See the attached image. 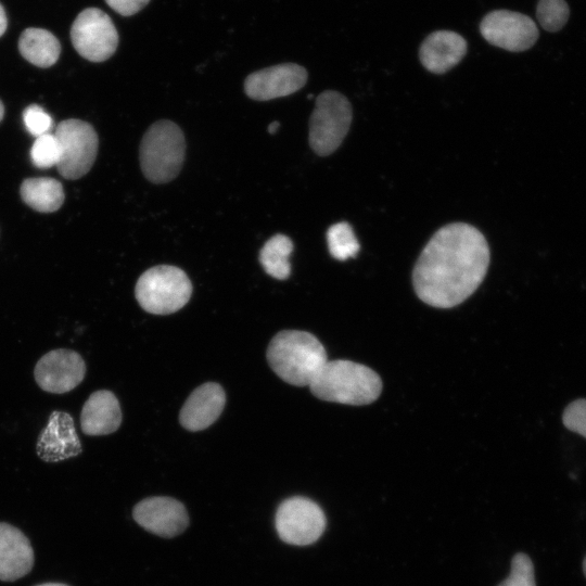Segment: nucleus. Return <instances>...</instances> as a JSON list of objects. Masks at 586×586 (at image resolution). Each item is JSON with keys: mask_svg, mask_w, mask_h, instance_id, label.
Listing matches in <instances>:
<instances>
[{"mask_svg": "<svg viewBox=\"0 0 586 586\" xmlns=\"http://www.w3.org/2000/svg\"><path fill=\"white\" fill-rule=\"evenodd\" d=\"M489 265V247L475 227L454 222L437 230L412 271L418 297L437 308L467 300L481 284Z\"/></svg>", "mask_w": 586, "mask_h": 586, "instance_id": "obj_1", "label": "nucleus"}, {"mask_svg": "<svg viewBox=\"0 0 586 586\" xmlns=\"http://www.w3.org/2000/svg\"><path fill=\"white\" fill-rule=\"evenodd\" d=\"M267 360L273 372L295 386H309L328 361L321 342L311 333L300 330L278 332L267 348Z\"/></svg>", "mask_w": 586, "mask_h": 586, "instance_id": "obj_2", "label": "nucleus"}, {"mask_svg": "<svg viewBox=\"0 0 586 586\" xmlns=\"http://www.w3.org/2000/svg\"><path fill=\"white\" fill-rule=\"evenodd\" d=\"M321 400L346 405H368L382 391V381L371 368L352 360H328L309 384Z\"/></svg>", "mask_w": 586, "mask_h": 586, "instance_id": "obj_3", "label": "nucleus"}, {"mask_svg": "<svg viewBox=\"0 0 586 586\" xmlns=\"http://www.w3.org/2000/svg\"><path fill=\"white\" fill-rule=\"evenodd\" d=\"M186 140L180 127L171 120L155 122L145 131L139 149L144 177L153 183L175 179L182 167Z\"/></svg>", "mask_w": 586, "mask_h": 586, "instance_id": "obj_4", "label": "nucleus"}, {"mask_svg": "<svg viewBox=\"0 0 586 586\" xmlns=\"http://www.w3.org/2000/svg\"><path fill=\"white\" fill-rule=\"evenodd\" d=\"M192 284L187 273L169 265L154 266L138 279L135 295L139 305L154 315H168L190 300Z\"/></svg>", "mask_w": 586, "mask_h": 586, "instance_id": "obj_5", "label": "nucleus"}, {"mask_svg": "<svg viewBox=\"0 0 586 586\" xmlns=\"http://www.w3.org/2000/svg\"><path fill=\"white\" fill-rule=\"evenodd\" d=\"M352 117V105L343 94L334 90L320 93L309 120L313 151L320 156L333 153L345 138Z\"/></svg>", "mask_w": 586, "mask_h": 586, "instance_id": "obj_6", "label": "nucleus"}, {"mask_svg": "<svg viewBox=\"0 0 586 586\" xmlns=\"http://www.w3.org/2000/svg\"><path fill=\"white\" fill-rule=\"evenodd\" d=\"M61 148L56 165L60 175L77 179L92 167L98 151V135L93 127L80 119L61 122L54 132Z\"/></svg>", "mask_w": 586, "mask_h": 586, "instance_id": "obj_7", "label": "nucleus"}, {"mask_svg": "<svg viewBox=\"0 0 586 586\" xmlns=\"http://www.w3.org/2000/svg\"><path fill=\"white\" fill-rule=\"evenodd\" d=\"M71 38L76 51L91 62L107 60L118 46V34L111 17L97 8L85 9L77 15Z\"/></svg>", "mask_w": 586, "mask_h": 586, "instance_id": "obj_8", "label": "nucleus"}, {"mask_svg": "<svg viewBox=\"0 0 586 586\" xmlns=\"http://www.w3.org/2000/svg\"><path fill=\"white\" fill-rule=\"evenodd\" d=\"M326 517L321 508L305 497H291L279 506L276 528L286 544L306 546L315 543L323 533Z\"/></svg>", "mask_w": 586, "mask_h": 586, "instance_id": "obj_9", "label": "nucleus"}, {"mask_svg": "<svg viewBox=\"0 0 586 586\" xmlns=\"http://www.w3.org/2000/svg\"><path fill=\"white\" fill-rule=\"evenodd\" d=\"M480 33L491 44L512 52L530 49L538 38L531 17L509 10L487 13L480 23Z\"/></svg>", "mask_w": 586, "mask_h": 586, "instance_id": "obj_10", "label": "nucleus"}, {"mask_svg": "<svg viewBox=\"0 0 586 586\" xmlns=\"http://www.w3.org/2000/svg\"><path fill=\"white\" fill-rule=\"evenodd\" d=\"M86 365L82 357L71 349H54L37 362L34 375L46 392L63 394L75 388L84 380Z\"/></svg>", "mask_w": 586, "mask_h": 586, "instance_id": "obj_11", "label": "nucleus"}, {"mask_svg": "<svg viewBox=\"0 0 586 586\" xmlns=\"http://www.w3.org/2000/svg\"><path fill=\"white\" fill-rule=\"evenodd\" d=\"M307 77V71L298 64H278L251 73L244 80V91L253 100H272L296 92Z\"/></svg>", "mask_w": 586, "mask_h": 586, "instance_id": "obj_12", "label": "nucleus"}, {"mask_svg": "<svg viewBox=\"0 0 586 586\" xmlns=\"http://www.w3.org/2000/svg\"><path fill=\"white\" fill-rule=\"evenodd\" d=\"M132 517L146 531L166 538L179 535L189 524L184 506L170 497L141 500L135 506Z\"/></svg>", "mask_w": 586, "mask_h": 586, "instance_id": "obj_13", "label": "nucleus"}, {"mask_svg": "<svg viewBox=\"0 0 586 586\" xmlns=\"http://www.w3.org/2000/svg\"><path fill=\"white\" fill-rule=\"evenodd\" d=\"M38 457L47 462H58L78 456L81 444L73 418L65 411H53L41 431L36 445Z\"/></svg>", "mask_w": 586, "mask_h": 586, "instance_id": "obj_14", "label": "nucleus"}, {"mask_svg": "<svg viewBox=\"0 0 586 586\" xmlns=\"http://www.w3.org/2000/svg\"><path fill=\"white\" fill-rule=\"evenodd\" d=\"M226 404L224 388L214 382L198 386L187 398L179 413L180 424L189 431H201L213 424Z\"/></svg>", "mask_w": 586, "mask_h": 586, "instance_id": "obj_15", "label": "nucleus"}, {"mask_svg": "<svg viewBox=\"0 0 586 586\" xmlns=\"http://www.w3.org/2000/svg\"><path fill=\"white\" fill-rule=\"evenodd\" d=\"M466 39L453 30L431 33L421 43L419 59L425 69L443 74L456 66L466 55Z\"/></svg>", "mask_w": 586, "mask_h": 586, "instance_id": "obj_16", "label": "nucleus"}, {"mask_svg": "<svg viewBox=\"0 0 586 586\" xmlns=\"http://www.w3.org/2000/svg\"><path fill=\"white\" fill-rule=\"evenodd\" d=\"M33 565L34 550L25 534L0 522V581H16L28 574Z\"/></svg>", "mask_w": 586, "mask_h": 586, "instance_id": "obj_17", "label": "nucleus"}, {"mask_svg": "<svg viewBox=\"0 0 586 586\" xmlns=\"http://www.w3.org/2000/svg\"><path fill=\"white\" fill-rule=\"evenodd\" d=\"M120 423V406L112 392L107 390L97 391L84 404L80 425L86 435L113 433L119 428Z\"/></svg>", "mask_w": 586, "mask_h": 586, "instance_id": "obj_18", "label": "nucleus"}, {"mask_svg": "<svg viewBox=\"0 0 586 586\" xmlns=\"http://www.w3.org/2000/svg\"><path fill=\"white\" fill-rule=\"evenodd\" d=\"M18 49L24 59L39 67L53 65L61 52L56 37L42 28L25 29L20 37Z\"/></svg>", "mask_w": 586, "mask_h": 586, "instance_id": "obj_19", "label": "nucleus"}, {"mask_svg": "<svg viewBox=\"0 0 586 586\" xmlns=\"http://www.w3.org/2000/svg\"><path fill=\"white\" fill-rule=\"evenodd\" d=\"M23 201L41 213L58 211L64 202V191L61 182L53 178H29L21 186Z\"/></svg>", "mask_w": 586, "mask_h": 586, "instance_id": "obj_20", "label": "nucleus"}, {"mask_svg": "<svg viewBox=\"0 0 586 586\" xmlns=\"http://www.w3.org/2000/svg\"><path fill=\"white\" fill-rule=\"evenodd\" d=\"M293 242L284 234L271 237L262 247L259 262L266 273L278 280H285L291 273L289 262Z\"/></svg>", "mask_w": 586, "mask_h": 586, "instance_id": "obj_21", "label": "nucleus"}, {"mask_svg": "<svg viewBox=\"0 0 586 586\" xmlns=\"http://www.w3.org/2000/svg\"><path fill=\"white\" fill-rule=\"evenodd\" d=\"M327 242L331 256L337 260L355 257L360 246L349 224L332 225L327 231Z\"/></svg>", "mask_w": 586, "mask_h": 586, "instance_id": "obj_22", "label": "nucleus"}, {"mask_svg": "<svg viewBox=\"0 0 586 586\" xmlns=\"http://www.w3.org/2000/svg\"><path fill=\"white\" fill-rule=\"evenodd\" d=\"M536 16L545 30L555 33L566 24L570 9L564 0H539Z\"/></svg>", "mask_w": 586, "mask_h": 586, "instance_id": "obj_23", "label": "nucleus"}, {"mask_svg": "<svg viewBox=\"0 0 586 586\" xmlns=\"http://www.w3.org/2000/svg\"><path fill=\"white\" fill-rule=\"evenodd\" d=\"M30 157L38 168L56 166L61 158V148L55 135L48 132L37 137L30 149Z\"/></svg>", "mask_w": 586, "mask_h": 586, "instance_id": "obj_24", "label": "nucleus"}, {"mask_svg": "<svg viewBox=\"0 0 586 586\" xmlns=\"http://www.w3.org/2000/svg\"><path fill=\"white\" fill-rule=\"evenodd\" d=\"M498 586H536L531 558L522 552L517 553L511 560L509 576Z\"/></svg>", "mask_w": 586, "mask_h": 586, "instance_id": "obj_25", "label": "nucleus"}, {"mask_svg": "<svg viewBox=\"0 0 586 586\" xmlns=\"http://www.w3.org/2000/svg\"><path fill=\"white\" fill-rule=\"evenodd\" d=\"M23 119L27 131L36 138L48 133L53 125L51 116L37 104H31L24 110Z\"/></svg>", "mask_w": 586, "mask_h": 586, "instance_id": "obj_26", "label": "nucleus"}, {"mask_svg": "<svg viewBox=\"0 0 586 586\" xmlns=\"http://www.w3.org/2000/svg\"><path fill=\"white\" fill-rule=\"evenodd\" d=\"M563 424L575 433L586 437V399L571 403L562 416Z\"/></svg>", "mask_w": 586, "mask_h": 586, "instance_id": "obj_27", "label": "nucleus"}, {"mask_svg": "<svg viewBox=\"0 0 586 586\" xmlns=\"http://www.w3.org/2000/svg\"><path fill=\"white\" fill-rule=\"evenodd\" d=\"M118 14L130 16L142 10L150 0H105Z\"/></svg>", "mask_w": 586, "mask_h": 586, "instance_id": "obj_28", "label": "nucleus"}, {"mask_svg": "<svg viewBox=\"0 0 586 586\" xmlns=\"http://www.w3.org/2000/svg\"><path fill=\"white\" fill-rule=\"evenodd\" d=\"M7 24H8V21H7L5 11L0 3V36H2L3 33L5 31Z\"/></svg>", "mask_w": 586, "mask_h": 586, "instance_id": "obj_29", "label": "nucleus"}, {"mask_svg": "<svg viewBox=\"0 0 586 586\" xmlns=\"http://www.w3.org/2000/svg\"><path fill=\"white\" fill-rule=\"evenodd\" d=\"M279 126H280L279 122H272V123H270V124L268 125V132L271 133V135H272V133H276V131L279 129Z\"/></svg>", "mask_w": 586, "mask_h": 586, "instance_id": "obj_30", "label": "nucleus"}, {"mask_svg": "<svg viewBox=\"0 0 586 586\" xmlns=\"http://www.w3.org/2000/svg\"><path fill=\"white\" fill-rule=\"evenodd\" d=\"M37 586H68V585L62 584V583H44Z\"/></svg>", "mask_w": 586, "mask_h": 586, "instance_id": "obj_31", "label": "nucleus"}, {"mask_svg": "<svg viewBox=\"0 0 586 586\" xmlns=\"http://www.w3.org/2000/svg\"><path fill=\"white\" fill-rule=\"evenodd\" d=\"M3 114H4V107H3L2 102L0 101V122L2 120Z\"/></svg>", "mask_w": 586, "mask_h": 586, "instance_id": "obj_32", "label": "nucleus"}, {"mask_svg": "<svg viewBox=\"0 0 586 586\" xmlns=\"http://www.w3.org/2000/svg\"><path fill=\"white\" fill-rule=\"evenodd\" d=\"M583 572H584V575L586 577V557L583 560Z\"/></svg>", "mask_w": 586, "mask_h": 586, "instance_id": "obj_33", "label": "nucleus"}]
</instances>
